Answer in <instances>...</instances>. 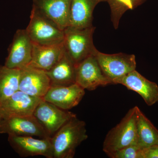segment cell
Instances as JSON below:
<instances>
[{"label":"cell","mask_w":158,"mask_h":158,"mask_svg":"<svg viewBox=\"0 0 158 158\" xmlns=\"http://www.w3.org/2000/svg\"><path fill=\"white\" fill-rule=\"evenodd\" d=\"M95 27L79 29L68 27L64 30L63 41L65 52L76 65L97 50L93 43Z\"/></svg>","instance_id":"2"},{"label":"cell","mask_w":158,"mask_h":158,"mask_svg":"<svg viewBox=\"0 0 158 158\" xmlns=\"http://www.w3.org/2000/svg\"><path fill=\"white\" fill-rule=\"evenodd\" d=\"M138 145L144 149L158 145V130L136 106Z\"/></svg>","instance_id":"19"},{"label":"cell","mask_w":158,"mask_h":158,"mask_svg":"<svg viewBox=\"0 0 158 158\" xmlns=\"http://www.w3.org/2000/svg\"><path fill=\"white\" fill-rule=\"evenodd\" d=\"M51 84L45 71L27 66L20 69L19 90L31 96L43 98Z\"/></svg>","instance_id":"12"},{"label":"cell","mask_w":158,"mask_h":158,"mask_svg":"<svg viewBox=\"0 0 158 158\" xmlns=\"http://www.w3.org/2000/svg\"><path fill=\"white\" fill-rule=\"evenodd\" d=\"M107 155L111 158H143V149L137 144H133Z\"/></svg>","instance_id":"22"},{"label":"cell","mask_w":158,"mask_h":158,"mask_svg":"<svg viewBox=\"0 0 158 158\" xmlns=\"http://www.w3.org/2000/svg\"><path fill=\"white\" fill-rule=\"evenodd\" d=\"M107 0H71L69 27L84 29L92 27L93 13L97 5Z\"/></svg>","instance_id":"17"},{"label":"cell","mask_w":158,"mask_h":158,"mask_svg":"<svg viewBox=\"0 0 158 158\" xmlns=\"http://www.w3.org/2000/svg\"><path fill=\"white\" fill-rule=\"evenodd\" d=\"M45 72L51 86H67L76 83V65L65 52L52 68Z\"/></svg>","instance_id":"18"},{"label":"cell","mask_w":158,"mask_h":158,"mask_svg":"<svg viewBox=\"0 0 158 158\" xmlns=\"http://www.w3.org/2000/svg\"><path fill=\"white\" fill-rule=\"evenodd\" d=\"M136 106L130 109L120 122L109 131L103 144L105 153H110L133 144L138 145Z\"/></svg>","instance_id":"3"},{"label":"cell","mask_w":158,"mask_h":158,"mask_svg":"<svg viewBox=\"0 0 158 158\" xmlns=\"http://www.w3.org/2000/svg\"><path fill=\"white\" fill-rule=\"evenodd\" d=\"M86 123L77 116L63 125L51 138L53 158H73L77 148L87 140Z\"/></svg>","instance_id":"1"},{"label":"cell","mask_w":158,"mask_h":158,"mask_svg":"<svg viewBox=\"0 0 158 158\" xmlns=\"http://www.w3.org/2000/svg\"><path fill=\"white\" fill-rule=\"evenodd\" d=\"M33 45L26 29L17 30L8 49L4 65L20 69L28 66L32 59Z\"/></svg>","instance_id":"8"},{"label":"cell","mask_w":158,"mask_h":158,"mask_svg":"<svg viewBox=\"0 0 158 158\" xmlns=\"http://www.w3.org/2000/svg\"><path fill=\"white\" fill-rule=\"evenodd\" d=\"M26 30L34 44L55 45L61 44L64 41V31L33 8L30 22Z\"/></svg>","instance_id":"4"},{"label":"cell","mask_w":158,"mask_h":158,"mask_svg":"<svg viewBox=\"0 0 158 158\" xmlns=\"http://www.w3.org/2000/svg\"><path fill=\"white\" fill-rule=\"evenodd\" d=\"M76 83L85 90H89L113 84L103 72L94 55L88 57L77 65Z\"/></svg>","instance_id":"9"},{"label":"cell","mask_w":158,"mask_h":158,"mask_svg":"<svg viewBox=\"0 0 158 158\" xmlns=\"http://www.w3.org/2000/svg\"><path fill=\"white\" fill-rule=\"evenodd\" d=\"M33 44L32 59L28 66L34 68L47 71L52 68L65 54L63 43L51 46Z\"/></svg>","instance_id":"16"},{"label":"cell","mask_w":158,"mask_h":158,"mask_svg":"<svg viewBox=\"0 0 158 158\" xmlns=\"http://www.w3.org/2000/svg\"><path fill=\"white\" fill-rule=\"evenodd\" d=\"M43 100L18 90L8 98L0 102L2 118L12 116H30Z\"/></svg>","instance_id":"11"},{"label":"cell","mask_w":158,"mask_h":158,"mask_svg":"<svg viewBox=\"0 0 158 158\" xmlns=\"http://www.w3.org/2000/svg\"><path fill=\"white\" fill-rule=\"evenodd\" d=\"M143 158H158V145L143 149Z\"/></svg>","instance_id":"23"},{"label":"cell","mask_w":158,"mask_h":158,"mask_svg":"<svg viewBox=\"0 0 158 158\" xmlns=\"http://www.w3.org/2000/svg\"><path fill=\"white\" fill-rule=\"evenodd\" d=\"M115 84H120L129 90L137 92L148 106H152L158 102V85L136 70L117 80Z\"/></svg>","instance_id":"15"},{"label":"cell","mask_w":158,"mask_h":158,"mask_svg":"<svg viewBox=\"0 0 158 158\" xmlns=\"http://www.w3.org/2000/svg\"><path fill=\"white\" fill-rule=\"evenodd\" d=\"M20 69L0 65V102L19 90Z\"/></svg>","instance_id":"20"},{"label":"cell","mask_w":158,"mask_h":158,"mask_svg":"<svg viewBox=\"0 0 158 158\" xmlns=\"http://www.w3.org/2000/svg\"><path fill=\"white\" fill-rule=\"evenodd\" d=\"M94 56L103 72L113 84H115L117 80L136 70L135 56L133 54H107L97 50Z\"/></svg>","instance_id":"5"},{"label":"cell","mask_w":158,"mask_h":158,"mask_svg":"<svg viewBox=\"0 0 158 158\" xmlns=\"http://www.w3.org/2000/svg\"><path fill=\"white\" fill-rule=\"evenodd\" d=\"M146 0H107L111 9V19L114 28L117 29L122 16L129 10L141 6Z\"/></svg>","instance_id":"21"},{"label":"cell","mask_w":158,"mask_h":158,"mask_svg":"<svg viewBox=\"0 0 158 158\" xmlns=\"http://www.w3.org/2000/svg\"><path fill=\"white\" fill-rule=\"evenodd\" d=\"M71 0H33L32 8L63 31L69 26Z\"/></svg>","instance_id":"14"},{"label":"cell","mask_w":158,"mask_h":158,"mask_svg":"<svg viewBox=\"0 0 158 158\" xmlns=\"http://www.w3.org/2000/svg\"><path fill=\"white\" fill-rule=\"evenodd\" d=\"M2 115H1V111H0V122H1V119H2Z\"/></svg>","instance_id":"24"},{"label":"cell","mask_w":158,"mask_h":158,"mask_svg":"<svg viewBox=\"0 0 158 158\" xmlns=\"http://www.w3.org/2000/svg\"><path fill=\"white\" fill-rule=\"evenodd\" d=\"M0 134L21 136L51 138L34 115L2 118L0 122Z\"/></svg>","instance_id":"6"},{"label":"cell","mask_w":158,"mask_h":158,"mask_svg":"<svg viewBox=\"0 0 158 158\" xmlns=\"http://www.w3.org/2000/svg\"><path fill=\"white\" fill-rule=\"evenodd\" d=\"M33 115L42 125L51 137L77 115L60 109L43 99L37 105Z\"/></svg>","instance_id":"7"},{"label":"cell","mask_w":158,"mask_h":158,"mask_svg":"<svg viewBox=\"0 0 158 158\" xmlns=\"http://www.w3.org/2000/svg\"><path fill=\"white\" fill-rule=\"evenodd\" d=\"M85 94V89L77 83L67 86H51L43 99L68 110L77 106Z\"/></svg>","instance_id":"13"},{"label":"cell","mask_w":158,"mask_h":158,"mask_svg":"<svg viewBox=\"0 0 158 158\" xmlns=\"http://www.w3.org/2000/svg\"><path fill=\"white\" fill-rule=\"evenodd\" d=\"M51 138L39 139L32 136L9 135L8 141L15 151L21 157L40 156L53 158Z\"/></svg>","instance_id":"10"}]
</instances>
